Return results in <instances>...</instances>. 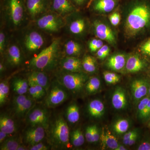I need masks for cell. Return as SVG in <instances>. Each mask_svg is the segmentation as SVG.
I'll use <instances>...</instances> for the list:
<instances>
[{"instance_id":"1","label":"cell","mask_w":150,"mask_h":150,"mask_svg":"<svg viewBox=\"0 0 150 150\" xmlns=\"http://www.w3.org/2000/svg\"><path fill=\"white\" fill-rule=\"evenodd\" d=\"M61 44L60 38L54 39L49 46L30 59L29 67L34 71H41L52 69L59 59Z\"/></svg>"},{"instance_id":"2","label":"cell","mask_w":150,"mask_h":150,"mask_svg":"<svg viewBox=\"0 0 150 150\" xmlns=\"http://www.w3.org/2000/svg\"><path fill=\"white\" fill-rule=\"evenodd\" d=\"M150 22V9L144 4L134 7L126 19L125 31L129 36H134Z\"/></svg>"},{"instance_id":"3","label":"cell","mask_w":150,"mask_h":150,"mask_svg":"<svg viewBox=\"0 0 150 150\" xmlns=\"http://www.w3.org/2000/svg\"><path fill=\"white\" fill-rule=\"evenodd\" d=\"M69 129L67 122L62 116H59L51 125L49 139L52 145L57 147L69 146Z\"/></svg>"},{"instance_id":"4","label":"cell","mask_w":150,"mask_h":150,"mask_svg":"<svg viewBox=\"0 0 150 150\" xmlns=\"http://www.w3.org/2000/svg\"><path fill=\"white\" fill-rule=\"evenodd\" d=\"M23 51L30 54L40 52L46 47V40L44 36L35 30H27L21 41Z\"/></svg>"},{"instance_id":"5","label":"cell","mask_w":150,"mask_h":150,"mask_svg":"<svg viewBox=\"0 0 150 150\" xmlns=\"http://www.w3.org/2000/svg\"><path fill=\"white\" fill-rule=\"evenodd\" d=\"M58 81L65 88L73 93H79L85 86L87 77L81 72H71L64 71L60 73Z\"/></svg>"},{"instance_id":"6","label":"cell","mask_w":150,"mask_h":150,"mask_svg":"<svg viewBox=\"0 0 150 150\" xmlns=\"http://www.w3.org/2000/svg\"><path fill=\"white\" fill-rule=\"evenodd\" d=\"M66 23L65 18L54 12L44 13L36 20L37 27L49 33L58 32Z\"/></svg>"},{"instance_id":"7","label":"cell","mask_w":150,"mask_h":150,"mask_svg":"<svg viewBox=\"0 0 150 150\" xmlns=\"http://www.w3.org/2000/svg\"><path fill=\"white\" fill-rule=\"evenodd\" d=\"M6 11L11 25L14 28L20 26L25 18V9L22 0H6Z\"/></svg>"},{"instance_id":"8","label":"cell","mask_w":150,"mask_h":150,"mask_svg":"<svg viewBox=\"0 0 150 150\" xmlns=\"http://www.w3.org/2000/svg\"><path fill=\"white\" fill-rule=\"evenodd\" d=\"M64 88L59 82L53 85L45 101L47 107H56L68 99V94Z\"/></svg>"},{"instance_id":"9","label":"cell","mask_w":150,"mask_h":150,"mask_svg":"<svg viewBox=\"0 0 150 150\" xmlns=\"http://www.w3.org/2000/svg\"><path fill=\"white\" fill-rule=\"evenodd\" d=\"M22 49L16 43H11L6 46L5 51L7 61L12 67H18L23 60Z\"/></svg>"},{"instance_id":"10","label":"cell","mask_w":150,"mask_h":150,"mask_svg":"<svg viewBox=\"0 0 150 150\" xmlns=\"http://www.w3.org/2000/svg\"><path fill=\"white\" fill-rule=\"evenodd\" d=\"M27 121L31 126H41L46 129L48 125V112L40 108H34L30 111Z\"/></svg>"},{"instance_id":"11","label":"cell","mask_w":150,"mask_h":150,"mask_svg":"<svg viewBox=\"0 0 150 150\" xmlns=\"http://www.w3.org/2000/svg\"><path fill=\"white\" fill-rule=\"evenodd\" d=\"M47 0H27L26 9L32 20H36L46 13Z\"/></svg>"},{"instance_id":"12","label":"cell","mask_w":150,"mask_h":150,"mask_svg":"<svg viewBox=\"0 0 150 150\" xmlns=\"http://www.w3.org/2000/svg\"><path fill=\"white\" fill-rule=\"evenodd\" d=\"M45 129L41 126H31L25 131V142L30 146L41 142L45 137Z\"/></svg>"},{"instance_id":"13","label":"cell","mask_w":150,"mask_h":150,"mask_svg":"<svg viewBox=\"0 0 150 150\" xmlns=\"http://www.w3.org/2000/svg\"><path fill=\"white\" fill-rule=\"evenodd\" d=\"M150 86L149 83L143 79H137L131 84V89L133 98L135 101L142 99L148 93Z\"/></svg>"},{"instance_id":"14","label":"cell","mask_w":150,"mask_h":150,"mask_svg":"<svg viewBox=\"0 0 150 150\" xmlns=\"http://www.w3.org/2000/svg\"><path fill=\"white\" fill-rule=\"evenodd\" d=\"M95 32L100 40H105L110 43L115 42V37L113 32L106 25L95 21L94 23Z\"/></svg>"},{"instance_id":"15","label":"cell","mask_w":150,"mask_h":150,"mask_svg":"<svg viewBox=\"0 0 150 150\" xmlns=\"http://www.w3.org/2000/svg\"><path fill=\"white\" fill-rule=\"evenodd\" d=\"M60 64L64 71L71 72H81L83 68L81 61L76 57L65 56Z\"/></svg>"},{"instance_id":"16","label":"cell","mask_w":150,"mask_h":150,"mask_svg":"<svg viewBox=\"0 0 150 150\" xmlns=\"http://www.w3.org/2000/svg\"><path fill=\"white\" fill-rule=\"evenodd\" d=\"M51 8L53 12L63 17L71 13L75 10L69 0H53Z\"/></svg>"},{"instance_id":"17","label":"cell","mask_w":150,"mask_h":150,"mask_svg":"<svg viewBox=\"0 0 150 150\" xmlns=\"http://www.w3.org/2000/svg\"><path fill=\"white\" fill-rule=\"evenodd\" d=\"M111 102L116 110H123L127 105V98L125 90L121 87L116 88L112 94Z\"/></svg>"},{"instance_id":"18","label":"cell","mask_w":150,"mask_h":150,"mask_svg":"<svg viewBox=\"0 0 150 150\" xmlns=\"http://www.w3.org/2000/svg\"><path fill=\"white\" fill-rule=\"evenodd\" d=\"M65 20L66 25L71 34L76 35L81 34L86 29V23L83 18H79L71 21L67 18H65Z\"/></svg>"},{"instance_id":"19","label":"cell","mask_w":150,"mask_h":150,"mask_svg":"<svg viewBox=\"0 0 150 150\" xmlns=\"http://www.w3.org/2000/svg\"><path fill=\"white\" fill-rule=\"evenodd\" d=\"M63 48L65 56L76 57L80 55L82 49L79 43L73 40H69L65 41Z\"/></svg>"},{"instance_id":"20","label":"cell","mask_w":150,"mask_h":150,"mask_svg":"<svg viewBox=\"0 0 150 150\" xmlns=\"http://www.w3.org/2000/svg\"><path fill=\"white\" fill-rule=\"evenodd\" d=\"M28 79L30 80L45 89L46 91L49 88V79L47 75L41 71H34L28 75Z\"/></svg>"},{"instance_id":"21","label":"cell","mask_w":150,"mask_h":150,"mask_svg":"<svg viewBox=\"0 0 150 150\" xmlns=\"http://www.w3.org/2000/svg\"><path fill=\"white\" fill-rule=\"evenodd\" d=\"M88 111L89 115L94 118L102 116L105 112V106L103 103L98 99L91 100L88 105Z\"/></svg>"},{"instance_id":"22","label":"cell","mask_w":150,"mask_h":150,"mask_svg":"<svg viewBox=\"0 0 150 150\" xmlns=\"http://www.w3.org/2000/svg\"><path fill=\"white\" fill-rule=\"evenodd\" d=\"M144 62L137 55L130 56L126 61V68L129 73H136L140 71L144 67Z\"/></svg>"},{"instance_id":"23","label":"cell","mask_w":150,"mask_h":150,"mask_svg":"<svg viewBox=\"0 0 150 150\" xmlns=\"http://www.w3.org/2000/svg\"><path fill=\"white\" fill-rule=\"evenodd\" d=\"M16 126L14 121L6 114H1L0 117V130L9 135L16 131Z\"/></svg>"},{"instance_id":"24","label":"cell","mask_w":150,"mask_h":150,"mask_svg":"<svg viewBox=\"0 0 150 150\" xmlns=\"http://www.w3.org/2000/svg\"><path fill=\"white\" fill-rule=\"evenodd\" d=\"M100 139L103 146L115 150L119 146L116 137L112 135L109 130L105 131L103 129L100 135Z\"/></svg>"},{"instance_id":"25","label":"cell","mask_w":150,"mask_h":150,"mask_svg":"<svg viewBox=\"0 0 150 150\" xmlns=\"http://www.w3.org/2000/svg\"><path fill=\"white\" fill-rule=\"evenodd\" d=\"M126 63L125 56L119 54L111 56L108 60L107 65L111 69L119 71L123 69Z\"/></svg>"},{"instance_id":"26","label":"cell","mask_w":150,"mask_h":150,"mask_svg":"<svg viewBox=\"0 0 150 150\" xmlns=\"http://www.w3.org/2000/svg\"><path fill=\"white\" fill-rule=\"evenodd\" d=\"M12 85L13 91L17 95L25 94L29 88L28 80L21 78H15L13 81Z\"/></svg>"},{"instance_id":"27","label":"cell","mask_w":150,"mask_h":150,"mask_svg":"<svg viewBox=\"0 0 150 150\" xmlns=\"http://www.w3.org/2000/svg\"><path fill=\"white\" fill-rule=\"evenodd\" d=\"M115 0H98L93 4L95 10L100 12L108 13L115 7Z\"/></svg>"},{"instance_id":"28","label":"cell","mask_w":150,"mask_h":150,"mask_svg":"<svg viewBox=\"0 0 150 150\" xmlns=\"http://www.w3.org/2000/svg\"><path fill=\"white\" fill-rule=\"evenodd\" d=\"M80 115L79 109L76 103H72L67 108L66 116L69 123L73 124L77 123L79 120Z\"/></svg>"},{"instance_id":"29","label":"cell","mask_w":150,"mask_h":150,"mask_svg":"<svg viewBox=\"0 0 150 150\" xmlns=\"http://www.w3.org/2000/svg\"><path fill=\"white\" fill-rule=\"evenodd\" d=\"M34 99L28 97L27 100L21 107L14 110L16 114L18 117H24L31 110L34 105Z\"/></svg>"},{"instance_id":"30","label":"cell","mask_w":150,"mask_h":150,"mask_svg":"<svg viewBox=\"0 0 150 150\" xmlns=\"http://www.w3.org/2000/svg\"><path fill=\"white\" fill-rule=\"evenodd\" d=\"M83 68L87 72L92 73L96 70V60L93 57L91 56H86L82 62Z\"/></svg>"},{"instance_id":"31","label":"cell","mask_w":150,"mask_h":150,"mask_svg":"<svg viewBox=\"0 0 150 150\" xmlns=\"http://www.w3.org/2000/svg\"><path fill=\"white\" fill-rule=\"evenodd\" d=\"M100 81L98 78L93 77L91 78L86 83L85 88L89 94L96 93L100 88Z\"/></svg>"},{"instance_id":"32","label":"cell","mask_w":150,"mask_h":150,"mask_svg":"<svg viewBox=\"0 0 150 150\" xmlns=\"http://www.w3.org/2000/svg\"><path fill=\"white\" fill-rule=\"evenodd\" d=\"M71 142L74 146H81L85 142V138L81 129H78L72 132L71 134Z\"/></svg>"},{"instance_id":"33","label":"cell","mask_w":150,"mask_h":150,"mask_svg":"<svg viewBox=\"0 0 150 150\" xmlns=\"http://www.w3.org/2000/svg\"><path fill=\"white\" fill-rule=\"evenodd\" d=\"M9 92V86L7 81H4L0 83V105L2 106L6 102Z\"/></svg>"},{"instance_id":"34","label":"cell","mask_w":150,"mask_h":150,"mask_svg":"<svg viewBox=\"0 0 150 150\" xmlns=\"http://www.w3.org/2000/svg\"><path fill=\"white\" fill-rule=\"evenodd\" d=\"M129 121L126 119H119L113 125V130L118 134L126 133L129 128Z\"/></svg>"},{"instance_id":"35","label":"cell","mask_w":150,"mask_h":150,"mask_svg":"<svg viewBox=\"0 0 150 150\" xmlns=\"http://www.w3.org/2000/svg\"><path fill=\"white\" fill-rule=\"evenodd\" d=\"M20 143L17 139L15 138L6 139L1 144V150H17Z\"/></svg>"},{"instance_id":"36","label":"cell","mask_w":150,"mask_h":150,"mask_svg":"<svg viewBox=\"0 0 150 150\" xmlns=\"http://www.w3.org/2000/svg\"><path fill=\"white\" fill-rule=\"evenodd\" d=\"M105 81L110 84H115L119 81L120 77L118 75L114 73L105 71L103 73Z\"/></svg>"},{"instance_id":"37","label":"cell","mask_w":150,"mask_h":150,"mask_svg":"<svg viewBox=\"0 0 150 150\" xmlns=\"http://www.w3.org/2000/svg\"><path fill=\"white\" fill-rule=\"evenodd\" d=\"M28 97L25 95H18L14 98L13 101V105L14 110H15L21 107L28 98Z\"/></svg>"},{"instance_id":"38","label":"cell","mask_w":150,"mask_h":150,"mask_svg":"<svg viewBox=\"0 0 150 150\" xmlns=\"http://www.w3.org/2000/svg\"><path fill=\"white\" fill-rule=\"evenodd\" d=\"M149 99L150 98L149 97H146L141 99V101L139 103L137 109V113L139 118L141 117V115L146 108Z\"/></svg>"},{"instance_id":"39","label":"cell","mask_w":150,"mask_h":150,"mask_svg":"<svg viewBox=\"0 0 150 150\" xmlns=\"http://www.w3.org/2000/svg\"><path fill=\"white\" fill-rule=\"evenodd\" d=\"M110 52V49L107 45H104L98 50L96 55L99 59H103L108 56Z\"/></svg>"},{"instance_id":"40","label":"cell","mask_w":150,"mask_h":150,"mask_svg":"<svg viewBox=\"0 0 150 150\" xmlns=\"http://www.w3.org/2000/svg\"><path fill=\"white\" fill-rule=\"evenodd\" d=\"M28 84H29V88H28V91L31 98L34 99H38L40 98L39 95L36 91L33 83L32 81L29 80H28Z\"/></svg>"},{"instance_id":"41","label":"cell","mask_w":150,"mask_h":150,"mask_svg":"<svg viewBox=\"0 0 150 150\" xmlns=\"http://www.w3.org/2000/svg\"><path fill=\"white\" fill-rule=\"evenodd\" d=\"M6 37L5 33L1 30L0 32V53L3 55L6 48Z\"/></svg>"},{"instance_id":"42","label":"cell","mask_w":150,"mask_h":150,"mask_svg":"<svg viewBox=\"0 0 150 150\" xmlns=\"http://www.w3.org/2000/svg\"><path fill=\"white\" fill-rule=\"evenodd\" d=\"M86 139L89 143H93V125L88 126L86 129L85 133Z\"/></svg>"},{"instance_id":"43","label":"cell","mask_w":150,"mask_h":150,"mask_svg":"<svg viewBox=\"0 0 150 150\" xmlns=\"http://www.w3.org/2000/svg\"><path fill=\"white\" fill-rule=\"evenodd\" d=\"M109 19L111 24L114 26H116L120 23L121 20V16L118 13H113L110 15Z\"/></svg>"},{"instance_id":"44","label":"cell","mask_w":150,"mask_h":150,"mask_svg":"<svg viewBox=\"0 0 150 150\" xmlns=\"http://www.w3.org/2000/svg\"><path fill=\"white\" fill-rule=\"evenodd\" d=\"M137 131L136 130H132V131H129V132L126 133V134L124 135L123 137V144L124 145L128 146L129 144V140L131 138H132L133 136L135 134H137Z\"/></svg>"},{"instance_id":"45","label":"cell","mask_w":150,"mask_h":150,"mask_svg":"<svg viewBox=\"0 0 150 150\" xmlns=\"http://www.w3.org/2000/svg\"><path fill=\"white\" fill-rule=\"evenodd\" d=\"M141 50L143 54L150 56V39L142 45Z\"/></svg>"},{"instance_id":"46","label":"cell","mask_w":150,"mask_h":150,"mask_svg":"<svg viewBox=\"0 0 150 150\" xmlns=\"http://www.w3.org/2000/svg\"><path fill=\"white\" fill-rule=\"evenodd\" d=\"M49 149V148L43 143H38L34 145L30 146L29 150H47Z\"/></svg>"},{"instance_id":"47","label":"cell","mask_w":150,"mask_h":150,"mask_svg":"<svg viewBox=\"0 0 150 150\" xmlns=\"http://www.w3.org/2000/svg\"><path fill=\"white\" fill-rule=\"evenodd\" d=\"M100 139V135L98 128L96 125H93V143L98 142Z\"/></svg>"},{"instance_id":"48","label":"cell","mask_w":150,"mask_h":150,"mask_svg":"<svg viewBox=\"0 0 150 150\" xmlns=\"http://www.w3.org/2000/svg\"><path fill=\"white\" fill-rule=\"evenodd\" d=\"M150 115V98L149 100L148 104L146 106L144 110L142 113L140 118L141 119H144V118H147Z\"/></svg>"},{"instance_id":"49","label":"cell","mask_w":150,"mask_h":150,"mask_svg":"<svg viewBox=\"0 0 150 150\" xmlns=\"http://www.w3.org/2000/svg\"><path fill=\"white\" fill-rule=\"evenodd\" d=\"M138 150H150V143L149 142L142 143L138 147Z\"/></svg>"},{"instance_id":"50","label":"cell","mask_w":150,"mask_h":150,"mask_svg":"<svg viewBox=\"0 0 150 150\" xmlns=\"http://www.w3.org/2000/svg\"><path fill=\"white\" fill-rule=\"evenodd\" d=\"M103 46V41L101 40L100 39V40H98V42L97 43L96 45L94 46L93 48H92L90 51L92 52H96V51L99 50L100 48H101Z\"/></svg>"},{"instance_id":"51","label":"cell","mask_w":150,"mask_h":150,"mask_svg":"<svg viewBox=\"0 0 150 150\" xmlns=\"http://www.w3.org/2000/svg\"><path fill=\"white\" fill-rule=\"evenodd\" d=\"M8 134L5 132L2 131H0V143L2 144L6 140Z\"/></svg>"},{"instance_id":"52","label":"cell","mask_w":150,"mask_h":150,"mask_svg":"<svg viewBox=\"0 0 150 150\" xmlns=\"http://www.w3.org/2000/svg\"><path fill=\"white\" fill-rule=\"evenodd\" d=\"M137 138H138V133L135 134L134 136L130 139V140H129L128 146H132L134 145L136 143V141H137Z\"/></svg>"},{"instance_id":"53","label":"cell","mask_w":150,"mask_h":150,"mask_svg":"<svg viewBox=\"0 0 150 150\" xmlns=\"http://www.w3.org/2000/svg\"><path fill=\"white\" fill-rule=\"evenodd\" d=\"M98 40V39H93L90 41L88 45L89 48L90 50H91L92 48H93L94 46L96 45L97 43Z\"/></svg>"},{"instance_id":"54","label":"cell","mask_w":150,"mask_h":150,"mask_svg":"<svg viewBox=\"0 0 150 150\" xmlns=\"http://www.w3.org/2000/svg\"><path fill=\"white\" fill-rule=\"evenodd\" d=\"M72 1H74L77 4L79 5H81L84 2L85 0H72Z\"/></svg>"},{"instance_id":"55","label":"cell","mask_w":150,"mask_h":150,"mask_svg":"<svg viewBox=\"0 0 150 150\" xmlns=\"http://www.w3.org/2000/svg\"><path fill=\"white\" fill-rule=\"evenodd\" d=\"M28 149L27 147L21 144L19 145L17 149V150H26Z\"/></svg>"},{"instance_id":"56","label":"cell","mask_w":150,"mask_h":150,"mask_svg":"<svg viewBox=\"0 0 150 150\" xmlns=\"http://www.w3.org/2000/svg\"><path fill=\"white\" fill-rule=\"evenodd\" d=\"M127 150L126 148L125 147L123 146L122 145H119L118 147L115 149V150Z\"/></svg>"},{"instance_id":"57","label":"cell","mask_w":150,"mask_h":150,"mask_svg":"<svg viewBox=\"0 0 150 150\" xmlns=\"http://www.w3.org/2000/svg\"><path fill=\"white\" fill-rule=\"evenodd\" d=\"M4 70L5 67L4 66V64L1 62V64H0V72H1V73H2Z\"/></svg>"},{"instance_id":"58","label":"cell","mask_w":150,"mask_h":150,"mask_svg":"<svg viewBox=\"0 0 150 150\" xmlns=\"http://www.w3.org/2000/svg\"><path fill=\"white\" fill-rule=\"evenodd\" d=\"M95 1V0H89L87 6V7L88 8L89 7H90V6L91 5L92 3H93V2L94 1Z\"/></svg>"},{"instance_id":"59","label":"cell","mask_w":150,"mask_h":150,"mask_svg":"<svg viewBox=\"0 0 150 150\" xmlns=\"http://www.w3.org/2000/svg\"><path fill=\"white\" fill-rule=\"evenodd\" d=\"M148 127H149V128L150 129V117L149 119V122H148Z\"/></svg>"},{"instance_id":"60","label":"cell","mask_w":150,"mask_h":150,"mask_svg":"<svg viewBox=\"0 0 150 150\" xmlns=\"http://www.w3.org/2000/svg\"><path fill=\"white\" fill-rule=\"evenodd\" d=\"M148 93H149V95H150V86L149 88V92H148Z\"/></svg>"}]
</instances>
